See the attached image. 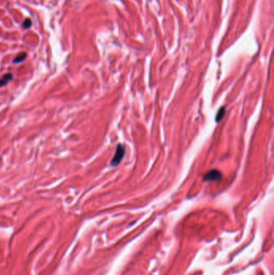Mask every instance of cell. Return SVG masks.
Wrapping results in <instances>:
<instances>
[{"label":"cell","mask_w":274,"mask_h":275,"mask_svg":"<svg viewBox=\"0 0 274 275\" xmlns=\"http://www.w3.org/2000/svg\"><path fill=\"white\" fill-rule=\"evenodd\" d=\"M124 155H125V148L122 145L119 144L117 147L116 153L113 157V159L111 161V165L112 166H117L121 162V161L123 159Z\"/></svg>","instance_id":"1"},{"label":"cell","mask_w":274,"mask_h":275,"mask_svg":"<svg viewBox=\"0 0 274 275\" xmlns=\"http://www.w3.org/2000/svg\"><path fill=\"white\" fill-rule=\"evenodd\" d=\"M222 178L221 172L217 170H211L208 171L207 174L204 176V180L205 182L208 181H215V180H219Z\"/></svg>","instance_id":"2"},{"label":"cell","mask_w":274,"mask_h":275,"mask_svg":"<svg viewBox=\"0 0 274 275\" xmlns=\"http://www.w3.org/2000/svg\"><path fill=\"white\" fill-rule=\"evenodd\" d=\"M13 78V75L12 73H7V74H4L3 76L0 78V87L2 86L6 85L9 81L12 80Z\"/></svg>","instance_id":"3"},{"label":"cell","mask_w":274,"mask_h":275,"mask_svg":"<svg viewBox=\"0 0 274 275\" xmlns=\"http://www.w3.org/2000/svg\"><path fill=\"white\" fill-rule=\"evenodd\" d=\"M26 57H27V54L25 53V52H21V53H19V55L14 59L13 63L19 64L20 63V62H23V61L26 59Z\"/></svg>","instance_id":"4"},{"label":"cell","mask_w":274,"mask_h":275,"mask_svg":"<svg viewBox=\"0 0 274 275\" xmlns=\"http://www.w3.org/2000/svg\"><path fill=\"white\" fill-rule=\"evenodd\" d=\"M224 114H225V108L224 107H222V108L219 110V112H218V114H217L216 117H215V120H216V122H219L221 119L223 118Z\"/></svg>","instance_id":"5"},{"label":"cell","mask_w":274,"mask_h":275,"mask_svg":"<svg viewBox=\"0 0 274 275\" xmlns=\"http://www.w3.org/2000/svg\"><path fill=\"white\" fill-rule=\"evenodd\" d=\"M31 25V19H25V21L23 22V27H25V28H28V27H30Z\"/></svg>","instance_id":"6"}]
</instances>
